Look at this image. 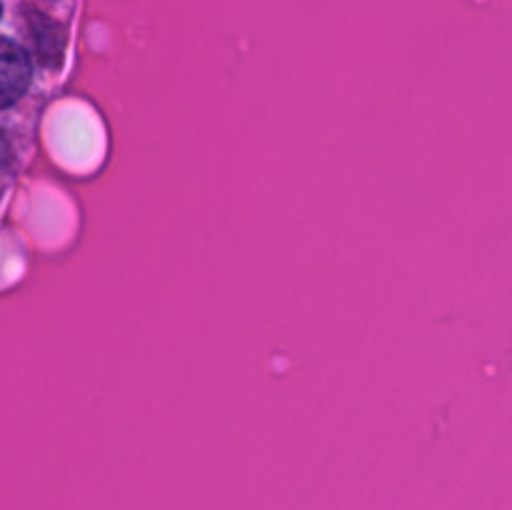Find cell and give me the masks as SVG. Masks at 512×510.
<instances>
[{"label": "cell", "instance_id": "cell-1", "mask_svg": "<svg viewBox=\"0 0 512 510\" xmlns=\"http://www.w3.org/2000/svg\"><path fill=\"white\" fill-rule=\"evenodd\" d=\"M33 78L28 53L18 43L0 38V110L18 103Z\"/></svg>", "mask_w": 512, "mask_h": 510}, {"label": "cell", "instance_id": "cell-2", "mask_svg": "<svg viewBox=\"0 0 512 510\" xmlns=\"http://www.w3.org/2000/svg\"><path fill=\"white\" fill-rule=\"evenodd\" d=\"M10 158V148H8V140L3 138V133H0V165L8 163Z\"/></svg>", "mask_w": 512, "mask_h": 510}, {"label": "cell", "instance_id": "cell-3", "mask_svg": "<svg viewBox=\"0 0 512 510\" xmlns=\"http://www.w3.org/2000/svg\"><path fill=\"white\" fill-rule=\"evenodd\" d=\"M0 13H3V5H0Z\"/></svg>", "mask_w": 512, "mask_h": 510}]
</instances>
